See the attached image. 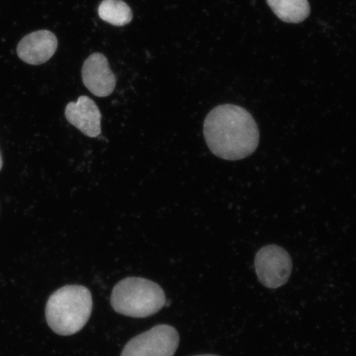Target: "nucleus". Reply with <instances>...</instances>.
Returning a JSON list of instances; mask_svg holds the SVG:
<instances>
[{"instance_id": "f257e3e1", "label": "nucleus", "mask_w": 356, "mask_h": 356, "mask_svg": "<svg viewBox=\"0 0 356 356\" xmlns=\"http://www.w3.org/2000/svg\"><path fill=\"white\" fill-rule=\"evenodd\" d=\"M203 132L211 152L231 161L251 155L259 144L254 118L246 109L233 104L213 108L204 119Z\"/></svg>"}, {"instance_id": "f03ea898", "label": "nucleus", "mask_w": 356, "mask_h": 356, "mask_svg": "<svg viewBox=\"0 0 356 356\" xmlns=\"http://www.w3.org/2000/svg\"><path fill=\"white\" fill-rule=\"evenodd\" d=\"M92 310V299L88 289L70 284L58 289L49 298L47 322L58 335H74L86 326Z\"/></svg>"}, {"instance_id": "7ed1b4c3", "label": "nucleus", "mask_w": 356, "mask_h": 356, "mask_svg": "<svg viewBox=\"0 0 356 356\" xmlns=\"http://www.w3.org/2000/svg\"><path fill=\"white\" fill-rule=\"evenodd\" d=\"M166 304L163 289L149 280L128 277L115 284L111 305L120 314L132 318H147L157 314Z\"/></svg>"}, {"instance_id": "20e7f679", "label": "nucleus", "mask_w": 356, "mask_h": 356, "mask_svg": "<svg viewBox=\"0 0 356 356\" xmlns=\"http://www.w3.org/2000/svg\"><path fill=\"white\" fill-rule=\"evenodd\" d=\"M179 346V335L169 325H158L140 334L124 347L121 356H173Z\"/></svg>"}, {"instance_id": "39448f33", "label": "nucleus", "mask_w": 356, "mask_h": 356, "mask_svg": "<svg viewBox=\"0 0 356 356\" xmlns=\"http://www.w3.org/2000/svg\"><path fill=\"white\" fill-rule=\"evenodd\" d=\"M258 280L266 288L277 289L286 284L292 273V260L288 252L277 245L261 248L255 257Z\"/></svg>"}, {"instance_id": "423d86ee", "label": "nucleus", "mask_w": 356, "mask_h": 356, "mask_svg": "<svg viewBox=\"0 0 356 356\" xmlns=\"http://www.w3.org/2000/svg\"><path fill=\"white\" fill-rule=\"evenodd\" d=\"M82 79L88 90L99 97L111 95L117 84V79L110 69L108 59L101 53H93L84 62Z\"/></svg>"}, {"instance_id": "0eeeda50", "label": "nucleus", "mask_w": 356, "mask_h": 356, "mask_svg": "<svg viewBox=\"0 0 356 356\" xmlns=\"http://www.w3.org/2000/svg\"><path fill=\"white\" fill-rule=\"evenodd\" d=\"M58 47L56 35L50 31L41 30L26 35L17 46L20 59L29 65L46 63L54 56Z\"/></svg>"}, {"instance_id": "6e6552de", "label": "nucleus", "mask_w": 356, "mask_h": 356, "mask_svg": "<svg viewBox=\"0 0 356 356\" xmlns=\"http://www.w3.org/2000/svg\"><path fill=\"white\" fill-rule=\"evenodd\" d=\"M65 115L67 121L83 135L90 138L100 135L102 115L99 106L90 97L81 96L76 102H70Z\"/></svg>"}, {"instance_id": "1a4fd4ad", "label": "nucleus", "mask_w": 356, "mask_h": 356, "mask_svg": "<svg viewBox=\"0 0 356 356\" xmlns=\"http://www.w3.org/2000/svg\"><path fill=\"white\" fill-rule=\"evenodd\" d=\"M279 19L289 24H300L310 13L308 0H266Z\"/></svg>"}, {"instance_id": "9d476101", "label": "nucleus", "mask_w": 356, "mask_h": 356, "mask_svg": "<svg viewBox=\"0 0 356 356\" xmlns=\"http://www.w3.org/2000/svg\"><path fill=\"white\" fill-rule=\"evenodd\" d=\"M99 15L102 20L118 26L130 24L133 17L131 8L122 0H104L99 7Z\"/></svg>"}, {"instance_id": "9b49d317", "label": "nucleus", "mask_w": 356, "mask_h": 356, "mask_svg": "<svg viewBox=\"0 0 356 356\" xmlns=\"http://www.w3.org/2000/svg\"><path fill=\"white\" fill-rule=\"evenodd\" d=\"M2 167H3V160H2L1 154H0V171H1Z\"/></svg>"}, {"instance_id": "f8f14e48", "label": "nucleus", "mask_w": 356, "mask_h": 356, "mask_svg": "<svg viewBox=\"0 0 356 356\" xmlns=\"http://www.w3.org/2000/svg\"><path fill=\"white\" fill-rule=\"evenodd\" d=\"M194 356H219L216 355H194Z\"/></svg>"}]
</instances>
